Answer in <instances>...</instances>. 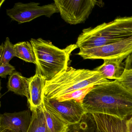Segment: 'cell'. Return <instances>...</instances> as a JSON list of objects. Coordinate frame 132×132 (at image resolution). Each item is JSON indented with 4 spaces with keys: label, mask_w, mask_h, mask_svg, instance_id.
I'll list each match as a JSON object with an SVG mask.
<instances>
[{
    "label": "cell",
    "mask_w": 132,
    "mask_h": 132,
    "mask_svg": "<svg viewBox=\"0 0 132 132\" xmlns=\"http://www.w3.org/2000/svg\"><path fill=\"white\" fill-rule=\"evenodd\" d=\"M97 127L92 114H85L78 123L70 125L65 132H96Z\"/></svg>",
    "instance_id": "e0dca14e"
},
{
    "label": "cell",
    "mask_w": 132,
    "mask_h": 132,
    "mask_svg": "<svg viewBox=\"0 0 132 132\" xmlns=\"http://www.w3.org/2000/svg\"><path fill=\"white\" fill-rule=\"evenodd\" d=\"M124 65L126 69H132V53L126 58Z\"/></svg>",
    "instance_id": "7402d4cb"
},
{
    "label": "cell",
    "mask_w": 132,
    "mask_h": 132,
    "mask_svg": "<svg viewBox=\"0 0 132 132\" xmlns=\"http://www.w3.org/2000/svg\"><path fill=\"white\" fill-rule=\"evenodd\" d=\"M39 3H16L13 7L6 10V14L11 18L19 24L29 22L37 18L44 16L50 18L58 10L54 3L39 6Z\"/></svg>",
    "instance_id": "8992f818"
},
{
    "label": "cell",
    "mask_w": 132,
    "mask_h": 132,
    "mask_svg": "<svg viewBox=\"0 0 132 132\" xmlns=\"http://www.w3.org/2000/svg\"><path fill=\"white\" fill-rule=\"evenodd\" d=\"M117 81L125 89L132 94V69H126L122 77Z\"/></svg>",
    "instance_id": "ffe728a7"
},
{
    "label": "cell",
    "mask_w": 132,
    "mask_h": 132,
    "mask_svg": "<svg viewBox=\"0 0 132 132\" xmlns=\"http://www.w3.org/2000/svg\"><path fill=\"white\" fill-rule=\"evenodd\" d=\"M87 113L109 115L121 119L132 116V94L117 80L95 86L82 103Z\"/></svg>",
    "instance_id": "6da1fadb"
},
{
    "label": "cell",
    "mask_w": 132,
    "mask_h": 132,
    "mask_svg": "<svg viewBox=\"0 0 132 132\" xmlns=\"http://www.w3.org/2000/svg\"><path fill=\"white\" fill-rule=\"evenodd\" d=\"M15 71V67L9 63L0 65V76L1 78H5L7 75H10Z\"/></svg>",
    "instance_id": "44dd1931"
},
{
    "label": "cell",
    "mask_w": 132,
    "mask_h": 132,
    "mask_svg": "<svg viewBox=\"0 0 132 132\" xmlns=\"http://www.w3.org/2000/svg\"><path fill=\"white\" fill-rule=\"evenodd\" d=\"M96 132H100V131H99V130H98V129H96Z\"/></svg>",
    "instance_id": "cb8c5ba5"
},
{
    "label": "cell",
    "mask_w": 132,
    "mask_h": 132,
    "mask_svg": "<svg viewBox=\"0 0 132 132\" xmlns=\"http://www.w3.org/2000/svg\"><path fill=\"white\" fill-rule=\"evenodd\" d=\"M98 72L69 67L52 79L46 81L44 95L50 100H56L76 90L109 82Z\"/></svg>",
    "instance_id": "7a4b0ae2"
},
{
    "label": "cell",
    "mask_w": 132,
    "mask_h": 132,
    "mask_svg": "<svg viewBox=\"0 0 132 132\" xmlns=\"http://www.w3.org/2000/svg\"><path fill=\"white\" fill-rule=\"evenodd\" d=\"M48 99L52 106L70 125L79 123L87 113L82 104L74 100L59 102L56 100Z\"/></svg>",
    "instance_id": "ba28073f"
},
{
    "label": "cell",
    "mask_w": 132,
    "mask_h": 132,
    "mask_svg": "<svg viewBox=\"0 0 132 132\" xmlns=\"http://www.w3.org/2000/svg\"><path fill=\"white\" fill-rule=\"evenodd\" d=\"M132 36V16L119 17L109 23L85 28L76 44L79 50L110 44Z\"/></svg>",
    "instance_id": "3957f363"
},
{
    "label": "cell",
    "mask_w": 132,
    "mask_h": 132,
    "mask_svg": "<svg viewBox=\"0 0 132 132\" xmlns=\"http://www.w3.org/2000/svg\"><path fill=\"white\" fill-rule=\"evenodd\" d=\"M15 56L26 62L36 65V57L33 45L30 42H23L17 43L14 46Z\"/></svg>",
    "instance_id": "9a60e30c"
},
{
    "label": "cell",
    "mask_w": 132,
    "mask_h": 132,
    "mask_svg": "<svg viewBox=\"0 0 132 132\" xmlns=\"http://www.w3.org/2000/svg\"><path fill=\"white\" fill-rule=\"evenodd\" d=\"M30 42L34 51L36 67L46 81L52 79L69 67L70 55L78 48L76 44H73L61 49L55 46L50 41L41 38H32Z\"/></svg>",
    "instance_id": "277c9868"
},
{
    "label": "cell",
    "mask_w": 132,
    "mask_h": 132,
    "mask_svg": "<svg viewBox=\"0 0 132 132\" xmlns=\"http://www.w3.org/2000/svg\"><path fill=\"white\" fill-rule=\"evenodd\" d=\"M0 132H14L12 130L7 129H0Z\"/></svg>",
    "instance_id": "603a6c76"
},
{
    "label": "cell",
    "mask_w": 132,
    "mask_h": 132,
    "mask_svg": "<svg viewBox=\"0 0 132 132\" xmlns=\"http://www.w3.org/2000/svg\"><path fill=\"white\" fill-rule=\"evenodd\" d=\"M54 3L62 19L71 25L84 23L96 6L103 4L95 0H55Z\"/></svg>",
    "instance_id": "5b68a950"
},
{
    "label": "cell",
    "mask_w": 132,
    "mask_h": 132,
    "mask_svg": "<svg viewBox=\"0 0 132 132\" xmlns=\"http://www.w3.org/2000/svg\"><path fill=\"white\" fill-rule=\"evenodd\" d=\"M125 57L111 59L103 60L102 65L94 69L98 72L103 78L106 79L118 80L120 78L126 69L123 61Z\"/></svg>",
    "instance_id": "4fadbf2b"
},
{
    "label": "cell",
    "mask_w": 132,
    "mask_h": 132,
    "mask_svg": "<svg viewBox=\"0 0 132 132\" xmlns=\"http://www.w3.org/2000/svg\"><path fill=\"white\" fill-rule=\"evenodd\" d=\"M31 77L26 78L19 72L14 71L9 76L7 84L8 91L27 97L30 101V83Z\"/></svg>",
    "instance_id": "5bb4252c"
},
{
    "label": "cell",
    "mask_w": 132,
    "mask_h": 132,
    "mask_svg": "<svg viewBox=\"0 0 132 132\" xmlns=\"http://www.w3.org/2000/svg\"><path fill=\"white\" fill-rule=\"evenodd\" d=\"M95 86H91L85 88L76 90L61 96L56 100L59 102L74 100L82 104L83 100L87 94L94 88Z\"/></svg>",
    "instance_id": "ac0fdd59"
},
{
    "label": "cell",
    "mask_w": 132,
    "mask_h": 132,
    "mask_svg": "<svg viewBox=\"0 0 132 132\" xmlns=\"http://www.w3.org/2000/svg\"><path fill=\"white\" fill-rule=\"evenodd\" d=\"M30 109L14 113H5L0 116V129L14 132H27L32 120Z\"/></svg>",
    "instance_id": "9c48e42d"
},
{
    "label": "cell",
    "mask_w": 132,
    "mask_h": 132,
    "mask_svg": "<svg viewBox=\"0 0 132 132\" xmlns=\"http://www.w3.org/2000/svg\"><path fill=\"white\" fill-rule=\"evenodd\" d=\"M43 111L49 132H65L70 126L44 95Z\"/></svg>",
    "instance_id": "7c38bea8"
},
{
    "label": "cell",
    "mask_w": 132,
    "mask_h": 132,
    "mask_svg": "<svg viewBox=\"0 0 132 132\" xmlns=\"http://www.w3.org/2000/svg\"><path fill=\"white\" fill-rule=\"evenodd\" d=\"M31 112L32 120L27 132H49L42 105Z\"/></svg>",
    "instance_id": "2e32d148"
},
{
    "label": "cell",
    "mask_w": 132,
    "mask_h": 132,
    "mask_svg": "<svg viewBox=\"0 0 132 132\" xmlns=\"http://www.w3.org/2000/svg\"><path fill=\"white\" fill-rule=\"evenodd\" d=\"M46 79L36 67L34 76L31 77L30 83L29 108L31 111L42 106L44 102V90Z\"/></svg>",
    "instance_id": "8fae6325"
},
{
    "label": "cell",
    "mask_w": 132,
    "mask_h": 132,
    "mask_svg": "<svg viewBox=\"0 0 132 132\" xmlns=\"http://www.w3.org/2000/svg\"><path fill=\"white\" fill-rule=\"evenodd\" d=\"M14 45L10 40V38L7 37L4 43V49L3 54L1 57L0 65L4 63H9L10 60L15 56Z\"/></svg>",
    "instance_id": "d6986e66"
},
{
    "label": "cell",
    "mask_w": 132,
    "mask_h": 132,
    "mask_svg": "<svg viewBox=\"0 0 132 132\" xmlns=\"http://www.w3.org/2000/svg\"><path fill=\"white\" fill-rule=\"evenodd\" d=\"M132 53V36L110 44L79 50L77 54L84 59H103L125 57Z\"/></svg>",
    "instance_id": "52a82bcc"
},
{
    "label": "cell",
    "mask_w": 132,
    "mask_h": 132,
    "mask_svg": "<svg viewBox=\"0 0 132 132\" xmlns=\"http://www.w3.org/2000/svg\"><path fill=\"white\" fill-rule=\"evenodd\" d=\"M92 115L100 132H132V116L122 119L105 114Z\"/></svg>",
    "instance_id": "30bf717a"
}]
</instances>
